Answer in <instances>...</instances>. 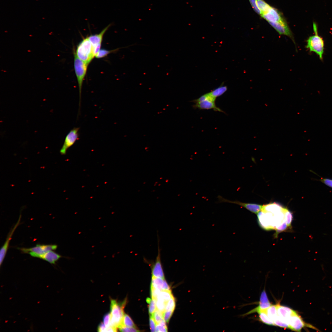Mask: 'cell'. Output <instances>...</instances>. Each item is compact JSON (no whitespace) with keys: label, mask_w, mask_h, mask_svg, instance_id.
I'll use <instances>...</instances> for the list:
<instances>
[{"label":"cell","mask_w":332,"mask_h":332,"mask_svg":"<svg viewBox=\"0 0 332 332\" xmlns=\"http://www.w3.org/2000/svg\"><path fill=\"white\" fill-rule=\"evenodd\" d=\"M260 321L267 325H275L273 321L268 316L266 311H261L258 312Z\"/></svg>","instance_id":"18"},{"label":"cell","mask_w":332,"mask_h":332,"mask_svg":"<svg viewBox=\"0 0 332 332\" xmlns=\"http://www.w3.org/2000/svg\"><path fill=\"white\" fill-rule=\"evenodd\" d=\"M62 256L52 251H49L43 254L41 259L51 264H54Z\"/></svg>","instance_id":"16"},{"label":"cell","mask_w":332,"mask_h":332,"mask_svg":"<svg viewBox=\"0 0 332 332\" xmlns=\"http://www.w3.org/2000/svg\"><path fill=\"white\" fill-rule=\"evenodd\" d=\"M56 246L55 244H37L35 246L29 248H19V249L23 253L29 254L31 256L41 259L45 253L55 250Z\"/></svg>","instance_id":"5"},{"label":"cell","mask_w":332,"mask_h":332,"mask_svg":"<svg viewBox=\"0 0 332 332\" xmlns=\"http://www.w3.org/2000/svg\"><path fill=\"white\" fill-rule=\"evenodd\" d=\"M284 219L288 227H291V222L293 219L292 213L287 209L285 208L284 212Z\"/></svg>","instance_id":"25"},{"label":"cell","mask_w":332,"mask_h":332,"mask_svg":"<svg viewBox=\"0 0 332 332\" xmlns=\"http://www.w3.org/2000/svg\"><path fill=\"white\" fill-rule=\"evenodd\" d=\"M249 0L254 11L259 15L261 16L262 14V13L257 6L256 3V0Z\"/></svg>","instance_id":"32"},{"label":"cell","mask_w":332,"mask_h":332,"mask_svg":"<svg viewBox=\"0 0 332 332\" xmlns=\"http://www.w3.org/2000/svg\"><path fill=\"white\" fill-rule=\"evenodd\" d=\"M320 181L327 186L332 188V179L321 178Z\"/></svg>","instance_id":"38"},{"label":"cell","mask_w":332,"mask_h":332,"mask_svg":"<svg viewBox=\"0 0 332 332\" xmlns=\"http://www.w3.org/2000/svg\"><path fill=\"white\" fill-rule=\"evenodd\" d=\"M176 306L175 300L173 296L166 303L165 310H174Z\"/></svg>","instance_id":"30"},{"label":"cell","mask_w":332,"mask_h":332,"mask_svg":"<svg viewBox=\"0 0 332 332\" xmlns=\"http://www.w3.org/2000/svg\"><path fill=\"white\" fill-rule=\"evenodd\" d=\"M119 330L121 332H139L140 331L137 328L123 326L119 328Z\"/></svg>","instance_id":"34"},{"label":"cell","mask_w":332,"mask_h":332,"mask_svg":"<svg viewBox=\"0 0 332 332\" xmlns=\"http://www.w3.org/2000/svg\"><path fill=\"white\" fill-rule=\"evenodd\" d=\"M106 328V327L104 323L101 322L99 324L98 326L97 331L99 332H105Z\"/></svg>","instance_id":"41"},{"label":"cell","mask_w":332,"mask_h":332,"mask_svg":"<svg viewBox=\"0 0 332 332\" xmlns=\"http://www.w3.org/2000/svg\"><path fill=\"white\" fill-rule=\"evenodd\" d=\"M110 326L119 328L123 326V320L124 315V308L126 305V300L119 303L115 299L110 300Z\"/></svg>","instance_id":"1"},{"label":"cell","mask_w":332,"mask_h":332,"mask_svg":"<svg viewBox=\"0 0 332 332\" xmlns=\"http://www.w3.org/2000/svg\"><path fill=\"white\" fill-rule=\"evenodd\" d=\"M266 312L268 317L273 321L277 315V304L271 305L267 309Z\"/></svg>","instance_id":"22"},{"label":"cell","mask_w":332,"mask_h":332,"mask_svg":"<svg viewBox=\"0 0 332 332\" xmlns=\"http://www.w3.org/2000/svg\"><path fill=\"white\" fill-rule=\"evenodd\" d=\"M261 16L268 22H287L281 13L272 6L267 12L263 14Z\"/></svg>","instance_id":"10"},{"label":"cell","mask_w":332,"mask_h":332,"mask_svg":"<svg viewBox=\"0 0 332 332\" xmlns=\"http://www.w3.org/2000/svg\"><path fill=\"white\" fill-rule=\"evenodd\" d=\"M161 291L151 286V295L152 298L156 299Z\"/></svg>","instance_id":"35"},{"label":"cell","mask_w":332,"mask_h":332,"mask_svg":"<svg viewBox=\"0 0 332 332\" xmlns=\"http://www.w3.org/2000/svg\"><path fill=\"white\" fill-rule=\"evenodd\" d=\"M156 322L154 318L152 315H150L149 318V325L151 331H155L156 327Z\"/></svg>","instance_id":"37"},{"label":"cell","mask_w":332,"mask_h":332,"mask_svg":"<svg viewBox=\"0 0 332 332\" xmlns=\"http://www.w3.org/2000/svg\"><path fill=\"white\" fill-rule=\"evenodd\" d=\"M271 304L269 302L265 291L264 290L261 293L260 295L259 305L258 307L249 312L241 315V316H246L253 312H258L261 311H266L267 309L270 306Z\"/></svg>","instance_id":"12"},{"label":"cell","mask_w":332,"mask_h":332,"mask_svg":"<svg viewBox=\"0 0 332 332\" xmlns=\"http://www.w3.org/2000/svg\"><path fill=\"white\" fill-rule=\"evenodd\" d=\"M123 326L137 328L131 317L127 314H124L123 320Z\"/></svg>","instance_id":"23"},{"label":"cell","mask_w":332,"mask_h":332,"mask_svg":"<svg viewBox=\"0 0 332 332\" xmlns=\"http://www.w3.org/2000/svg\"><path fill=\"white\" fill-rule=\"evenodd\" d=\"M256 3L262 14L267 12L272 7L264 0H256Z\"/></svg>","instance_id":"20"},{"label":"cell","mask_w":332,"mask_h":332,"mask_svg":"<svg viewBox=\"0 0 332 332\" xmlns=\"http://www.w3.org/2000/svg\"><path fill=\"white\" fill-rule=\"evenodd\" d=\"M73 49L74 66L79 90V109L80 106L81 90L83 81L86 75L88 65L80 59L77 56L74 49Z\"/></svg>","instance_id":"4"},{"label":"cell","mask_w":332,"mask_h":332,"mask_svg":"<svg viewBox=\"0 0 332 332\" xmlns=\"http://www.w3.org/2000/svg\"><path fill=\"white\" fill-rule=\"evenodd\" d=\"M217 198L218 203H227L237 204L255 214H258L261 210L263 207V205L255 204L243 203L237 200H231L219 195L217 196Z\"/></svg>","instance_id":"7"},{"label":"cell","mask_w":332,"mask_h":332,"mask_svg":"<svg viewBox=\"0 0 332 332\" xmlns=\"http://www.w3.org/2000/svg\"><path fill=\"white\" fill-rule=\"evenodd\" d=\"M21 215H20L19 218L18 219L17 223L15 224V225L12 228L11 231H10L9 233L8 234L6 239L2 247L1 248L0 251V266L2 263L3 262L4 259L5 258L6 254L8 249V248L9 243L11 239L12 236L17 227L19 225L20 222V220L21 219Z\"/></svg>","instance_id":"13"},{"label":"cell","mask_w":332,"mask_h":332,"mask_svg":"<svg viewBox=\"0 0 332 332\" xmlns=\"http://www.w3.org/2000/svg\"><path fill=\"white\" fill-rule=\"evenodd\" d=\"M146 301L149 304V313L150 315H152L156 310V300L153 298L151 299L148 298L146 299Z\"/></svg>","instance_id":"24"},{"label":"cell","mask_w":332,"mask_h":332,"mask_svg":"<svg viewBox=\"0 0 332 332\" xmlns=\"http://www.w3.org/2000/svg\"><path fill=\"white\" fill-rule=\"evenodd\" d=\"M173 311L174 310H165L163 313V319L166 322H169Z\"/></svg>","instance_id":"33"},{"label":"cell","mask_w":332,"mask_h":332,"mask_svg":"<svg viewBox=\"0 0 332 332\" xmlns=\"http://www.w3.org/2000/svg\"><path fill=\"white\" fill-rule=\"evenodd\" d=\"M167 327H165L159 324H157L155 329V332H167Z\"/></svg>","instance_id":"39"},{"label":"cell","mask_w":332,"mask_h":332,"mask_svg":"<svg viewBox=\"0 0 332 332\" xmlns=\"http://www.w3.org/2000/svg\"><path fill=\"white\" fill-rule=\"evenodd\" d=\"M216 99L211 96L205 100L195 103L193 106L195 109H213L215 111L224 113L223 111L216 105L215 103Z\"/></svg>","instance_id":"11"},{"label":"cell","mask_w":332,"mask_h":332,"mask_svg":"<svg viewBox=\"0 0 332 332\" xmlns=\"http://www.w3.org/2000/svg\"><path fill=\"white\" fill-rule=\"evenodd\" d=\"M164 279L160 277L152 276L151 286L161 291Z\"/></svg>","instance_id":"19"},{"label":"cell","mask_w":332,"mask_h":332,"mask_svg":"<svg viewBox=\"0 0 332 332\" xmlns=\"http://www.w3.org/2000/svg\"><path fill=\"white\" fill-rule=\"evenodd\" d=\"M173 296L171 290H164L160 291L157 298L162 299L167 303Z\"/></svg>","instance_id":"21"},{"label":"cell","mask_w":332,"mask_h":332,"mask_svg":"<svg viewBox=\"0 0 332 332\" xmlns=\"http://www.w3.org/2000/svg\"><path fill=\"white\" fill-rule=\"evenodd\" d=\"M79 128H74L70 130L66 136L63 144L60 150L62 155L66 154L67 149L72 146L79 139Z\"/></svg>","instance_id":"8"},{"label":"cell","mask_w":332,"mask_h":332,"mask_svg":"<svg viewBox=\"0 0 332 332\" xmlns=\"http://www.w3.org/2000/svg\"><path fill=\"white\" fill-rule=\"evenodd\" d=\"M277 305V315L281 320L288 324L289 319L295 311L289 307L279 304Z\"/></svg>","instance_id":"14"},{"label":"cell","mask_w":332,"mask_h":332,"mask_svg":"<svg viewBox=\"0 0 332 332\" xmlns=\"http://www.w3.org/2000/svg\"><path fill=\"white\" fill-rule=\"evenodd\" d=\"M75 52L77 57L88 65L95 57L92 45L88 37L79 44Z\"/></svg>","instance_id":"3"},{"label":"cell","mask_w":332,"mask_h":332,"mask_svg":"<svg viewBox=\"0 0 332 332\" xmlns=\"http://www.w3.org/2000/svg\"><path fill=\"white\" fill-rule=\"evenodd\" d=\"M313 27L314 34L308 38L306 47L310 52L315 53L322 60L324 52V41L318 34L317 25L314 24Z\"/></svg>","instance_id":"2"},{"label":"cell","mask_w":332,"mask_h":332,"mask_svg":"<svg viewBox=\"0 0 332 332\" xmlns=\"http://www.w3.org/2000/svg\"><path fill=\"white\" fill-rule=\"evenodd\" d=\"M103 322L106 327L110 326V314L108 313L103 317Z\"/></svg>","instance_id":"36"},{"label":"cell","mask_w":332,"mask_h":332,"mask_svg":"<svg viewBox=\"0 0 332 332\" xmlns=\"http://www.w3.org/2000/svg\"><path fill=\"white\" fill-rule=\"evenodd\" d=\"M166 303L162 299L157 298L156 299V309L163 313L165 311Z\"/></svg>","instance_id":"26"},{"label":"cell","mask_w":332,"mask_h":332,"mask_svg":"<svg viewBox=\"0 0 332 332\" xmlns=\"http://www.w3.org/2000/svg\"><path fill=\"white\" fill-rule=\"evenodd\" d=\"M227 86L221 85L209 93L211 96L216 99L217 97L224 94L227 91Z\"/></svg>","instance_id":"17"},{"label":"cell","mask_w":332,"mask_h":332,"mask_svg":"<svg viewBox=\"0 0 332 332\" xmlns=\"http://www.w3.org/2000/svg\"><path fill=\"white\" fill-rule=\"evenodd\" d=\"M118 49H116L112 50H107L104 49H101L97 53L95 56V57L97 58H100L105 57L109 54L116 51Z\"/></svg>","instance_id":"27"},{"label":"cell","mask_w":332,"mask_h":332,"mask_svg":"<svg viewBox=\"0 0 332 332\" xmlns=\"http://www.w3.org/2000/svg\"><path fill=\"white\" fill-rule=\"evenodd\" d=\"M171 290L170 287L164 279V280L162 287V290Z\"/></svg>","instance_id":"40"},{"label":"cell","mask_w":332,"mask_h":332,"mask_svg":"<svg viewBox=\"0 0 332 332\" xmlns=\"http://www.w3.org/2000/svg\"><path fill=\"white\" fill-rule=\"evenodd\" d=\"M111 26V24H110L103 29L99 33L91 34L88 37L92 45L95 56L101 49L104 34Z\"/></svg>","instance_id":"9"},{"label":"cell","mask_w":332,"mask_h":332,"mask_svg":"<svg viewBox=\"0 0 332 332\" xmlns=\"http://www.w3.org/2000/svg\"><path fill=\"white\" fill-rule=\"evenodd\" d=\"M288 325L289 328L296 331L300 332L305 327H309L317 330H318L313 325L305 322L301 316L296 312L289 319Z\"/></svg>","instance_id":"6"},{"label":"cell","mask_w":332,"mask_h":332,"mask_svg":"<svg viewBox=\"0 0 332 332\" xmlns=\"http://www.w3.org/2000/svg\"><path fill=\"white\" fill-rule=\"evenodd\" d=\"M273 321L275 325L283 328H288V324L281 320L278 315L273 319Z\"/></svg>","instance_id":"29"},{"label":"cell","mask_w":332,"mask_h":332,"mask_svg":"<svg viewBox=\"0 0 332 332\" xmlns=\"http://www.w3.org/2000/svg\"><path fill=\"white\" fill-rule=\"evenodd\" d=\"M288 227L286 221L285 220L281 224L275 227L277 232L276 234H277L279 232L284 231L287 229Z\"/></svg>","instance_id":"31"},{"label":"cell","mask_w":332,"mask_h":332,"mask_svg":"<svg viewBox=\"0 0 332 332\" xmlns=\"http://www.w3.org/2000/svg\"><path fill=\"white\" fill-rule=\"evenodd\" d=\"M151 315L154 318L156 325L158 324L164 319L163 313L157 309Z\"/></svg>","instance_id":"28"},{"label":"cell","mask_w":332,"mask_h":332,"mask_svg":"<svg viewBox=\"0 0 332 332\" xmlns=\"http://www.w3.org/2000/svg\"><path fill=\"white\" fill-rule=\"evenodd\" d=\"M268 23L280 34L292 37V32L287 22H269Z\"/></svg>","instance_id":"15"}]
</instances>
